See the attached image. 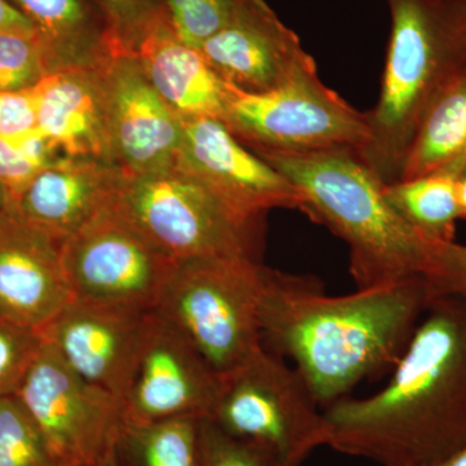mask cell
Segmentation results:
<instances>
[{"label":"cell","instance_id":"obj_3","mask_svg":"<svg viewBox=\"0 0 466 466\" xmlns=\"http://www.w3.org/2000/svg\"><path fill=\"white\" fill-rule=\"evenodd\" d=\"M257 155L296 188L299 211L348 245L358 289L424 278L431 242L398 216L386 200V184L357 150Z\"/></svg>","mask_w":466,"mask_h":466},{"label":"cell","instance_id":"obj_23","mask_svg":"<svg viewBox=\"0 0 466 466\" xmlns=\"http://www.w3.org/2000/svg\"><path fill=\"white\" fill-rule=\"evenodd\" d=\"M200 421L175 417L124 422L116 441L122 466H200Z\"/></svg>","mask_w":466,"mask_h":466},{"label":"cell","instance_id":"obj_19","mask_svg":"<svg viewBox=\"0 0 466 466\" xmlns=\"http://www.w3.org/2000/svg\"><path fill=\"white\" fill-rule=\"evenodd\" d=\"M165 104L180 119L223 121L238 90L226 82L198 48L177 38L170 17L161 21L128 52Z\"/></svg>","mask_w":466,"mask_h":466},{"label":"cell","instance_id":"obj_7","mask_svg":"<svg viewBox=\"0 0 466 466\" xmlns=\"http://www.w3.org/2000/svg\"><path fill=\"white\" fill-rule=\"evenodd\" d=\"M208 420L276 466H300L315 450L329 444V424L308 382L265 348L220 377Z\"/></svg>","mask_w":466,"mask_h":466},{"label":"cell","instance_id":"obj_8","mask_svg":"<svg viewBox=\"0 0 466 466\" xmlns=\"http://www.w3.org/2000/svg\"><path fill=\"white\" fill-rule=\"evenodd\" d=\"M222 122L254 153L360 152L370 137L366 112L324 85L317 63L300 67L275 90L238 92Z\"/></svg>","mask_w":466,"mask_h":466},{"label":"cell","instance_id":"obj_18","mask_svg":"<svg viewBox=\"0 0 466 466\" xmlns=\"http://www.w3.org/2000/svg\"><path fill=\"white\" fill-rule=\"evenodd\" d=\"M122 173L103 159L61 156L8 205L34 228L63 244L115 200Z\"/></svg>","mask_w":466,"mask_h":466},{"label":"cell","instance_id":"obj_21","mask_svg":"<svg viewBox=\"0 0 466 466\" xmlns=\"http://www.w3.org/2000/svg\"><path fill=\"white\" fill-rule=\"evenodd\" d=\"M466 171V72L429 110L410 144L400 180Z\"/></svg>","mask_w":466,"mask_h":466},{"label":"cell","instance_id":"obj_14","mask_svg":"<svg viewBox=\"0 0 466 466\" xmlns=\"http://www.w3.org/2000/svg\"><path fill=\"white\" fill-rule=\"evenodd\" d=\"M104 72L113 164L131 174L177 165L182 119L159 97L137 58L113 48L104 60Z\"/></svg>","mask_w":466,"mask_h":466},{"label":"cell","instance_id":"obj_34","mask_svg":"<svg viewBox=\"0 0 466 466\" xmlns=\"http://www.w3.org/2000/svg\"><path fill=\"white\" fill-rule=\"evenodd\" d=\"M456 193H458V200L462 214L466 218V171L456 177Z\"/></svg>","mask_w":466,"mask_h":466},{"label":"cell","instance_id":"obj_28","mask_svg":"<svg viewBox=\"0 0 466 466\" xmlns=\"http://www.w3.org/2000/svg\"><path fill=\"white\" fill-rule=\"evenodd\" d=\"M108 23L113 46L131 52L168 17L167 0H95Z\"/></svg>","mask_w":466,"mask_h":466},{"label":"cell","instance_id":"obj_13","mask_svg":"<svg viewBox=\"0 0 466 466\" xmlns=\"http://www.w3.org/2000/svg\"><path fill=\"white\" fill-rule=\"evenodd\" d=\"M177 164L233 210L266 219L275 208L299 210L289 180L244 146L219 119H182Z\"/></svg>","mask_w":466,"mask_h":466},{"label":"cell","instance_id":"obj_17","mask_svg":"<svg viewBox=\"0 0 466 466\" xmlns=\"http://www.w3.org/2000/svg\"><path fill=\"white\" fill-rule=\"evenodd\" d=\"M106 57L55 70L34 88L36 130L61 156L112 162Z\"/></svg>","mask_w":466,"mask_h":466},{"label":"cell","instance_id":"obj_1","mask_svg":"<svg viewBox=\"0 0 466 466\" xmlns=\"http://www.w3.org/2000/svg\"><path fill=\"white\" fill-rule=\"evenodd\" d=\"M329 444L382 466H426L466 449V300L434 297L390 381L325 408Z\"/></svg>","mask_w":466,"mask_h":466},{"label":"cell","instance_id":"obj_31","mask_svg":"<svg viewBox=\"0 0 466 466\" xmlns=\"http://www.w3.org/2000/svg\"><path fill=\"white\" fill-rule=\"evenodd\" d=\"M200 466H276L267 456L235 440L211 420L200 421Z\"/></svg>","mask_w":466,"mask_h":466},{"label":"cell","instance_id":"obj_11","mask_svg":"<svg viewBox=\"0 0 466 466\" xmlns=\"http://www.w3.org/2000/svg\"><path fill=\"white\" fill-rule=\"evenodd\" d=\"M155 314L72 299L41 333L76 373L124 403Z\"/></svg>","mask_w":466,"mask_h":466},{"label":"cell","instance_id":"obj_36","mask_svg":"<svg viewBox=\"0 0 466 466\" xmlns=\"http://www.w3.org/2000/svg\"><path fill=\"white\" fill-rule=\"evenodd\" d=\"M96 466H122L119 462L118 455H116V444L106 452V455L100 460Z\"/></svg>","mask_w":466,"mask_h":466},{"label":"cell","instance_id":"obj_6","mask_svg":"<svg viewBox=\"0 0 466 466\" xmlns=\"http://www.w3.org/2000/svg\"><path fill=\"white\" fill-rule=\"evenodd\" d=\"M115 205L177 262L207 257L262 262L265 219L233 210L177 164L149 173L124 171Z\"/></svg>","mask_w":466,"mask_h":466},{"label":"cell","instance_id":"obj_4","mask_svg":"<svg viewBox=\"0 0 466 466\" xmlns=\"http://www.w3.org/2000/svg\"><path fill=\"white\" fill-rule=\"evenodd\" d=\"M390 36L370 137L359 156L385 184L400 180L429 110L466 72V2L385 0Z\"/></svg>","mask_w":466,"mask_h":466},{"label":"cell","instance_id":"obj_9","mask_svg":"<svg viewBox=\"0 0 466 466\" xmlns=\"http://www.w3.org/2000/svg\"><path fill=\"white\" fill-rule=\"evenodd\" d=\"M73 299L157 309L177 262L116 208L115 200L61 244Z\"/></svg>","mask_w":466,"mask_h":466},{"label":"cell","instance_id":"obj_25","mask_svg":"<svg viewBox=\"0 0 466 466\" xmlns=\"http://www.w3.org/2000/svg\"><path fill=\"white\" fill-rule=\"evenodd\" d=\"M61 157L56 147L38 130L21 135H0V187L8 204L16 200L43 168Z\"/></svg>","mask_w":466,"mask_h":466},{"label":"cell","instance_id":"obj_30","mask_svg":"<svg viewBox=\"0 0 466 466\" xmlns=\"http://www.w3.org/2000/svg\"><path fill=\"white\" fill-rule=\"evenodd\" d=\"M424 278L431 299L452 296L466 300V245L455 240L431 242Z\"/></svg>","mask_w":466,"mask_h":466},{"label":"cell","instance_id":"obj_22","mask_svg":"<svg viewBox=\"0 0 466 466\" xmlns=\"http://www.w3.org/2000/svg\"><path fill=\"white\" fill-rule=\"evenodd\" d=\"M385 198L398 216L425 240H455L456 223L464 214L452 175L433 174L386 184Z\"/></svg>","mask_w":466,"mask_h":466},{"label":"cell","instance_id":"obj_26","mask_svg":"<svg viewBox=\"0 0 466 466\" xmlns=\"http://www.w3.org/2000/svg\"><path fill=\"white\" fill-rule=\"evenodd\" d=\"M52 72L38 35L0 30V94L32 91Z\"/></svg>","mask_w":466,"mask_h":466},{"label":"cell","instance_id":"obj_38","mask_svg":"<svg viewBox=\"0 0 466 466\" xmlns=\"http://www.w3.org/2000/svg\"><path fill=\"white\" fill-rule=\"evenodd\" d=\"M73 466H84V465H73Z\"/></svg>","mask_w":466,"mask_h":466},{"label":"cell","instance_id":"obj_37","mask_svg":"<svg viewBox=\"0 0 466 466\" xmlns=\"http://www.w3.org/2000/svg\"><path fill=\"white\" fill-rule=\"evenodd\" d=\"M8 205V198L5 195V189L0 187V208H5Z\"/></svg>","mask_w":466,"mask_h":466},{"label":"cell","instance_id":"obj_39","mask_svg":"<svg viewBox=\"0 0 466 466\" xmlns=\"http://www.w3.org/2000/svg\"><path fill=\"white\" fill-rule=\"evenodd\" d=\"M462 2H466V0H462Z\"/></svg>","mask_w":466,"mask_h":466},{"label":"cell","instance_id":"obj_2","mask_svg":"<svg viewBox=\"0 0 466 466\" xmlns=\"http://www.w3.org/2000/svg\"><path fill=\"white\" fill-rule=\"evenodd\" d=\"M431 300L425 278L330 297L318 279L271 268L260 312L263 346L293 361L328 407L397 366Z\"/></svg>","mask_w":466,"mask_h":466},{"label":"cell","instance_id":"obj_27","mask_svg":"<svg viewBox=\"0 0 466 466\" xmlns=\"http://www.w3.org/2000/svg\"><path fill=\"white\" fill-rule=\"evenodd\" d=\"M248 0H167L177 38L195 48L228 25Z\"/></svg>","mask_w":466,"mask_h":466},{"label":"cell","instance_id":"obj_35","mask_svg":"<svg viewBox=\"0 0 466 466\" xmlns=\"http://www.w3.org/2000/svg\"><path fill=\"white\" fill-rule=\"evenodd\" d=\"M426 466H466V449L460 451L456 455L443 460V461L435 462V464Z\"/></svg>","mask_w":466,"mask_h":466},{"label":"cell","instance_id":"obj_16","mask_svg":"<svg viewBox=\"0 0 466 466\" xmlns=\"http://www.w3.org/2000/svg\"><path fill=\"white\" fill-rule=\"evenodd\" d=\"M72 299L61 242L0 208V317L41 332Z\"/></svg>","mask_w":466,"mask_h":466},{"label":"cell","instance_id":"obj_32","mask_svg":"<svg viewBox=\"0 0 466 466\" xmlns=\"http://www.w3.org/2000/svg\"><path fill=\"white\" fill-rule=\"evenodd\" d=\"M36 130L34 90L0 94V135H21Z\"/></svg>","mask_w":466,"mask_h":466},{"label":"cell","instance_id":"obj_10","mask_svg":"<svg viewBox=\"0 0 466 466\" xmlns=\"http://www.w3.org/2000/svg\"><path fill=\"white\" fill-rule=\"evenodd\" d=\"M15 395L60 466L99 464L125 422L122 401L76 373L46 341Z\"/></svg>","mask_w":466,"mask_h":466},{"label":"cell","instance_id":"obj_12","mask_svg":"<svg viewBox=\"0 0 466 466\" xmlns=\"http://www.w3.org/2000/svg\"><path fill=\"white\" fill-rule=\"evenodd\" d=\"M219 388L220 376L156 309L122 403L125 421L208 419Z\"/></svg>","mask_w":466,"mask_h":466},{"label":"cell","instance_id":"obj_20","mask_svg":"<svg viewBox=\"0 0 466 466\" xmlns=\"http://www.w3.org/2000/svg\"><path fill=\"white\" fill-rule=\"evenodd\" d=\"M29 20L55 70L96 63L113 51L112 35L95 0H7ZM52 72V73H54Z\"/></svg>","mask_w":466,"mask_h":466},{"label":"cell","instance_id":"obj_29","mask_svg":"<svg viewBox=\"0 0 466 466\" xmlns=\"http://www.w3.org/2000/svg\"><path fill=\"white\" fill-rule=\"evenodd\" d=\"M43 345L39 330L0 317V397L16 392Z\"/></svg>","mask_w":466,"mask_h":466},{"label":"cell","instance_id":"obj_15","mask_svg":"<svg viewBox=\"0 0 466 466\" xmlns=\"http://www.w3.org/2000/svg\"><path fill=\"white\" fill-rule=\"evenodd\" d=\"M198 50L218 75L244 94L275 90L300 67L315 64L266 0H248Z\"/></svg>","mask_w":466,"mask_h":466},{"label":"cell","instance_id":"obj_5","mask_svg":"<svg viewBox=\"0 0 466 466\" xmlns=\"http://www.w3.org/2000/svg\"><path fill=\"white\" fill-rule=\"evenodd\" d=\"M269 269L235 257L182 260L156 309L226 376L265 348L260 312Z\"/></svg>","mask_w":466,"mask_h":466},{"label":"cell","instance_id":"obj_24","mask_svg":"<svg viewBox=\"0 0 466 466\" xmlns=\"http://www.w3.org/2000/svg\"><path fill=\"white\" fill-rule=\"evenodd\" d=\"M0 466H60L15 394L0 397Z\"/></svg>","mask_w":466,"mask_h":466},{"label":"cell","instance_id":"obj_33","mask_svg":"<svg viewBox=\"0 0 466 466\" xmlns=\"http://www.w3.org/2000/svg\"><path fill=\"white\" fill-rule=\"evenodd\" d=\"M0 30L36 35L32 23L12 7L7 0H0Z\"/></svg>","mask_w":466,"mask_h":466}]
</instances>
